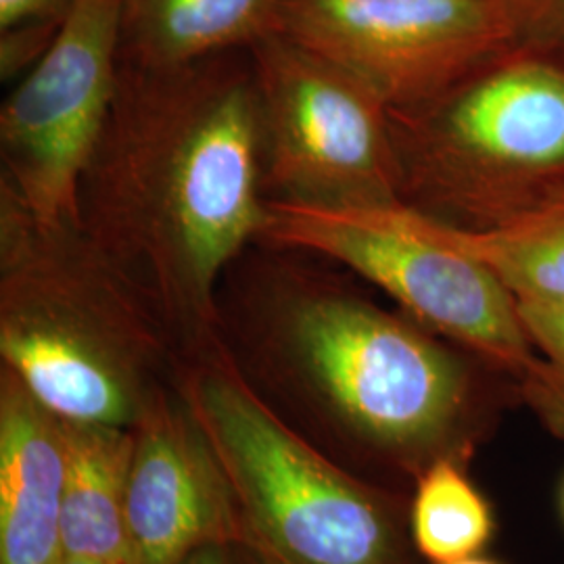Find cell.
<instances>
[{
	"label": "cell",
	"instance_id": "1",
	"mask_svg": "<svg viewBox=\"0 0 564 564\" xmlns=\"http://www.w3.org/2000/svg\"><path fill=\"white\" fill-rule=\"evenodd\" d=\"M341 265L249 245L224 272L216 333L284 423L366 481L412 494L442 463L468 466L519 381L384 307Z\"/></svg>",
	"mask_w": 564,
	"mask_h": 564
},
{
	"label": "cell",
	"instance_id": "2",
	"mask_svg": "<svg viewBox=\"0 0 564 564\" xmlns=\"http://www.w3.org/2000/svg\"><path fill=\"white\" fill-rule=\"evenodd\" d=\"M78 214L181 349L216 335L224 272L268 220L249 51L176 67L121 61Z\"/></svg>",
	"mask_w": 564,
	"mask_h": 564
},
{
	"label": "cell",
	"instance_id": "3",
	"mask_svg": "<svg viewBox=\"0 0 564 564\" xmlns=\"http://www.w3.org/2000/svg\"><path fill=\"white\" fill-rule=\"evenodd\" d=\"M181 345L80 226H42L0 178V366L63 421L132 429Z\"/></svg>",
	"mask_w": 564,
	"mask_h": 564
},
{
	"label": "cell",
	"instance_id": "4",
	"mask_svg": "<svg viewBox=\"0 0 564 564\" xmlns=\"http://www.w3.org/2000/svg\"><path fill=\"white\" fill-rule=\"evenodd\" d=\"M174 389L223 468L245 544L270 564H426L410 494L330 460L263 402L218 333L182 347Z\"/></svg>",
	"mask_w": 564,
	"mask_h": 564
},
{
	"label": "cell",
	"instance_id": "5",
	"mask_svg": "<svg viewBox=\"0 0 564 564\" xmlns=\"http://www.w3.org/2000/svg\"><path fill=\"white\" fill-rule=\"evenodd\" d=\"M400 202L484 232L564 191V65L521 46L424 101L389 109Z\"/></svg>",
	"mask_w": 564,
	"mask_h": 564
},
{
	"label": "cell",
	"instance_id": "6",
	"mask_svg": "<svg viewBox=\"0 0 564 564\" xmlns=\"http://www.w3.org/2000/svg\"><path fill=\"white\" fill-rule=\"evenodd\" d=\"M260 241L337 263L447 341L517 381L538 360L519 302L485 263L405 205L328 209L270 203Z\"/></svg>",
	"mask_w": 564,
	"mask_h": 564
},
{
	"label": "cell",
	"instance_id": "7",
	"mask_svg": "<svg viewBox=\"0 0 564 564\" xmlns=\"http://www.w3.org/2000/svg\"><path fill=\"white\" fill-rule=\"evenodd\" d=\"M265 202L402 205L389 105L339 63L274 32L249 48Z\"/></svg>",
	"mask_w": 564,
	"mask_h": 564
},
{
	"label": "cell",
	"instance_id": "8",
	"mask_svg": "<svg viewBox=\"0 0 564 564\" xmlns=\"http://www.w3.org/2000/svg\"><path fill=\"white\" fill-rule=\"evenodd\" d=\"M123 0H76L0 107V178L42 226H80L78 195L121 67Z\"/></svg>",
	"mask_w": 564,
	"mask_h": 564
},
{
	"label": "cell",
	"instance_id": "9",
	"mask_svg": "<svg viewBox=\"0 0 564 564\" xmlns=\"http://www.w3.org/2000/svg\"><path fill=\"white\" fill-rule=\"evenodd\" d=\"M279 32L339 63L389 109L437 95L512 44L502 0H286Z\"/></svg>",
	"mask_w": 564,
	"mask_h": 564
},
{
	"label": "cell",
	"instance_id": "10",
	"mask_svg": "<svg viewBox=\"0 0 564 564\" xmlns=\"http://www.w3.org/2000/svg\"><path fill=\"white\" fill-rule=\"evenodd\" d=\"M132 431L126 564H181L205 545L245 544L223 468L174 387Z\"/></svg>",
	"mask_w": 564,
	"mask_h": 564
},
{
	"label": "cell",
	"instance_id": "11",
	"mask_svg": "<svg viewBox=\"0 0 564 564\" xmlns=\"http://www.w3.org/2000/svg\"><path fill=\"white\" fill-rule=\"evenodd\" d=\"M65 429L0 366V564L63 561Z\"/></svg>",
	"mask_w": 564,
	"mask_h": 564
},
{
	"label": "cell",
	"instance_id": "12",
	"mask_svg": "<svg viewBox=\"0 0 564 564\" xmlns=\"http://www.w3.org/2000/svg\"><path fill=\"white\" fill-rule=\"evenodd\" d=\"M63 558L126 564V498L134 431L72 421H63Z\"/></svg>",
	"mask_w": 564,
	"mask_h": 564
},
{
	"label": "cell",
	"instance_id": "13",
	"mask_svg": "<svg viewBox=\"0 0 564 564\" xmlns=\"http://www.w3.org/2000/svg\"><path fill=\"white\" fill-rule=\"evenodd\" d=\"M286 0H123L121 61L176 67L279 32Z\"/></svg>",
	"mask_w": 564,
	"mask_h": 564
},
{
	"label": "cell",
	"instance_id": "14",
	"mask_svg": "<svg viewBox=\"0 0 564 564\" xmlns=\"http://www.w3.org/2000/svg\"><path fill=\"white\" fill-rule=\"evenodd\" d=\"M431 224L444 241L485 263L517 302L564 310V191L494 230Z\"/></svg>",
	"mask_w": 564,
	"mask_h": 564
},
{
	"label": "cell",
	"instance_id": "15",
	"mask_svg": "<svg viewBox=\"0 0 564 564\" xmlns=\"http://www.w3.org/2000/svg\"><path fill=\"white\" fill-rule=\"evenodd\" d=\"M498 531L496 510L468 475V466L429 468L410 494V535L426 564L484 554Z\"/></svg>",
	"mask_w": 564,
	"mask_h": 564
},
{
	"label": "cell",
	"instance_id": "16",
	"mask_svg": "<svg viewBox=\"0 0 564 564\" xmlns=\"http://www.w3.org/2000/svg\"><path fill=\"white\" fill-rule=\"evenodd\" d=\"M538 360L519 379L521 405L547 435L564 442V310L519 303Z\"/></svg>",
	"mask_w": 564,
	"mask_h": 564
},
{
	"label": "cell",
	"instance_id": "17",
	"mask_svg": "<svg viewBox=\"0 0 564 564\" xmlns=\"http://www.w3.org/2000/svg\"><path fill=\"white\" fill-rule=\"evenodd\" d=\"M510 41L564 65V0H502Z\"/></svg>",
	"mask_w": 564,
	"mask_h": 564
},
{
	"label": "cell",
	"instance_id": "18",
	"mask_svg": "<svg viewBox=\"0 0 564 564\" xmlns=\"http://www.w3.org/2000/svg\"><path fill=\"white\" fill-rule=\"evenodd\" d=\"M65 21V20H63ZM63 21H30L0 32V80L20 82L51 48Z\"/></svg>",
	"mask_w": 564,
	"mask_h": 564
},
{
	"label": "cell",
	"instance_id": "19",
	"mask_svg": "<svg viewBox=\"0 0 564 564\" xmlns=\"http://www.w3.org/2000/svg\"><path fill=\"white\" fill-rule=\"evenodd\" d=\"M76 0H0V32L30 21H63Z\"/></svg>",
	"mask_w": 564,
	"mask_h": 564
},
{
	"label": "cell",
	"instance_id": "20",
	"mask_svg": "<svg viewBox=\"0 0 564 564\" xmlns=\"http://www.w3.org/2000/svg\"><path fill=\"white\" fill-rule=\"evenodd\" d=\"M181 564H251V550L247 544L205 545Z\"/></svg>",
	"mask_w": 564,
	"mask_h": 564
},
{
	"label": "cell",
	"instance_id": "21",
	"mask_svg": "<svg viewBox=\"0 0 564 564\" xmlns=\"http://www.w3.org/2000/svg\"><path fill=\"white\" fill-rule=\"evenodd\" d=\"M447 564H505L502 561H496V558H487L484 554H477V556H468V558H463V561H456V563H447Z\"/></svg>",
	"mask_w": 564,
	"mask_h": 564
},
{
	"label": "cell",
	"instance_id": "22",
	"mask_svg": "<svg viewBox=\"0 0 564 564\" xmlns=\"http://www.w3.org/2000/svg\"><path fill=\"white\" fill-rule=\"evenodd\" d=\"M558 508H561V519H563L564 523V479L563 484H561V491H558Z\"/></svg>",
	"mask_w": 564,
	"mask_h": 564
},
{
	"label": "cell",
	"instance_id": "23",
	"mask_svg": "<svg viewBox=\"0 0 564 564\" xmlns=\"http://www.w3.org/2000/svg\"><path fill=\"white\" fill-rule=\"evenodd\" d=\"M59 564H107V563H93V561H72V558H63Z\"/></svg>",
	"mask_w": 564,
	"mask_h": 564
},
{
	"label": "cell",
	"instance_id": "24",
	"mask_svg": "<svg viewBox=\"0 0 564 564\" xmlns=\"http://www.w3.org/2000/svg\"><path fill=\"white\" fill-rule=\"evenodd\" d=\"M249 550H251V547H249ZM251 564H270V563H265V561H263L262 556H258V554H256V552H253V550H251Z\"/></svg>",
	"mask_w": 564,
	"mask_h": 564
}]
</instances>
